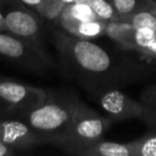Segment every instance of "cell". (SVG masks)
I'll return each mask as SVG.
<instances>
[{
    "label": "cell",
    "instance_id": "obj_6",
    "mask_svg": "<svg viewBox=\"0 0 156 156\" xmlns=\"http://www.w3.org/2000/svg\"><path fill=\"white\" fill-rule=\"evenodd\" d=\"M0 11L5 17L7 31L42 45V23L39 14L20 0H0Z\"/></svg>",
    "mask_w": 156,
    "mask_h": 156
},
{
    "label": "cell",
    "instance_id": "obj_13",
    "mask_svg": "<svg viewBox=\"0 0 156 156\" xmlns=\"http://www.w3.org/2000/svg\"><path fill=\"white\" fill-rule=\"evenodd\" d=\"M41 17L56 20L64 3L61 0H20Z\"/></svg>",
    "mask_w": 156,
    "mask_h": 156
},
{
    "label": "cell",
    "instance_id": "obj_21",
    "mask_svg": "<svg viewBox=\"0 0 156 156\" xmlns=\"http://www.w3.org/2000/svg\"><path fill=\"white\" fill-rule=\"evenodd\" d=\"M91 2V0H74L73 3H81V5H89Z\"/></svg>",
    "mask_w": 156,
    "mask_h": 156
},
{
    "label": "cell",
    "instance_id": "obj_14",
    "mask_svg": "<svg viewBox=\"0 0 156 156\" xmlns=\"http://www.w3.org/2000/svg\"><path fill=\"white\" fill-rule=\"evenodd\" d=\"M120 22L135 13H138L143 10L156 9V3L152 0H112Z\"/></svg>",
    "mask_w": 156,
    "mask_h": 156
},
{
    "label": "cell",
    "instance_id": "obj_10",
    "mask_svg": "<svg viewBox=\"0 0 156 156\" xmlns=\"http://www.w3.org/2000/svg\"><path fill=\"white\" fill-rule=\"evenodd\" d=\"M106 23L104 20H80V22L64 23L59 26L72 37L83 40H92L105 35Z\"/></svg>",
    "mask_w": 156,
    "mask_h": 156
},
{
    "label": "cell",
    "instance_id": "obj_2",
    "mask_svg": "<svg viewBox=\"0 0 156 156\" xmlns=\"http://www.w3.org/2000/svg\"><path fill=\"white\" fill-rule=\"evenodd\" d=\"M46 93L44 102L20 119L30 126L43 143L52 145L69 128L74 109L80 98L69 88H46Z\"/></svg>",
    "mask_w": 156,
    "mask_h": 156
},
{
    "label": "cell",
    "instance_id": "obj_22",
    "mask_svg": "<svg viewBox=\"0 0 156 156\" xmlns=\"http://www.w3.org/2000/svg\"><path fill=\"white\" fill-rule=\"evenodd\" d=\"M152 1H153V2H155V3H156V0H152Z\"/></svg>",
    "mask_w": 156,
    "mask_h": 156
},
{
    "label": "cell",
    "instance_id": "obj_17",
    "mask_svg": "<svg viewBox=\"0 0 156 156\" xmlns=\"http://www.w3.org/2000/svg\"><path fill=\"white\" fill-rule=\"evenodd\" d=\"M121 22L127 23L137 29L147 28L156 31V9L143 10L124 18Z\"/></svg>",
    "mask_w": 156,
    "mask_h": 156
},
{
    "label": "cell",
    "instance_id": "obj_18",
    "mask_svg": "<svg viewBox=\"0 0 156 156\" xmlns=\"http://www.w3.org/2000/svg\"><path fill=\"white\" fill-rule=\"evenodd\" d=\"M139 54H140L141 56L145 57V58L156 60V37H154V39H152L151 41L140 50Z\"/></svg>",
    "mask_w": 156,
    "mask_h": 156
},
{
    "label": "cell",
    "instance_id": "obj_1",
    "mask_svg": "<svg viewBox=\"0 0 156 156\" xmlns=\"http://www.w3.org/2000/svg\"><path fill=\"white\" fill-rule=\"evenodd\" d=\"M52 39L62 74L89 95L107 88H123L154 73L150 64L126 55L111 54L91 40L58 30Z\"/></svg>",
    "mask_w": 156,
    "mask_h": 156
},
{
    "label": "cell",
    "instance_id": "obj_8",
    "mask_svg": "<svg viewBox=\"0 0 156 156\" xmlns=\"http://www.w3.org/2000/svg\"><path fill=\"white\" fill-rule=\"evenodd\" d=\"M0 142L17 152L33 150L43 144L39 136L22 119L0 117Z\"/></svg>",
    "mask_w": 156,
    "mask_h": 156
},
{
    "label": "cell",
    "instance_id": "obj_9",
    "mask_svg": "<svg viewBox=\"0 0 156 156\" xmlns=\"http://www.w3.org/2000/svg\"><path fill=\"white\" fill-rule=\"evenodd\" d=\"M76 156H134L132 142L118 143L100 139L74 152Z\"/></svg>",
    "mask_w": 156,
    "mask_h": 156
},
{
    "label": "cell",
    "instance_id": "obj_20",
    "mask_svg": "<svg viewBox=\"0 0 156 156\" xmlns=\"http://www.w3.org/2000/svg\"><path fill=\"white\" fill-rule=\"evenodd\" d=\"M0 31H7V26H5V20L3 17L2 13L0 11Z\"/></svg>",
    "mask_w": 156,
    "mask_h": 156
},
{
    "label": "cell",
    "instance_id": "obj_3",
    "mask_svg": "<svg viewBox=\"0 0 156 156\" xmlns=\"http://www.w3.org/2000/svg\"><path fill=\"white\" fill-rule=\"evenodd\" d=\"M113 122L79 100L74 109L72 121L66 132L52 145L73 155L83 145L104 138Z\"/></svg>",
    "mask_w": 156,
    "mask_h": 156
},
{
    "label": "cell",
    "instance_id": "obj_7",
    "mask_svg": "<svg viewBox=\"0 0 156 156\" xmlns=\"http://www.w3.org/2000/svg\"><path fill=\"white\" fill-rule=\"evenodd\" d=\"M104 111V115L113 123L130 119H141L142 104L124 93L120 88H107L91 94Z\"/></svg>",
    "mask_w": 156,
    "mask_h": 156
},
{
    "label": "cell",
    "instance_id": "obj_19",
    "mask_svg": "<svg viewBox=\"0 0 156 156\" xmlns=\"http://www.w3.org/2000/svg\"><path fill=\"white\" fill-rule=\"evenodd\" d=\"M17 153L16 150H14L13 147H8L5 143L0 142V156H12L15 155Z\"/></svg>",
    "mask_w": 156,
    "mask_h": 156
},
{
    "label": "cell",
    "instance_id": "obj_11",
    "mask_svg": "<svg viewBox=\"0 0 156 156\" xmlns=\"http://www.w3.org/2000/svg\"><path fill=\"white\" fill-rule=\"evenodd\" d=\"M100 20L93 12L89 5L81 3H66L63 5L56 22L58 25L64 23L80 22V20Z\"/></svg>",
    "mask_w": 156,
    "mask_h": 156
},
{
    "label": "cell",
    "instance_id": "obj_16",
    "mask_svg": "<svg viewBox=\"0 0 156 156\" xmlns=\"http://www.w3.org/2000/svg\"><path fill=\"white\" fill-rule=\"evenodd\" d=\"M90 7L101 20L104 22H120L112 0H91Z\"/></svg>",
    "mask_w": 156,
    "mask_h": 156
},
{
    "label": "cell",
    "instance_id": "obj_4",
    "mask_svg": "<svg viewBox=\"0 0 156 156\" xmlns=\"http://www.w3.org/2000/svg\"><path fill=\"white\" fill-rule=\"evenodd\" d=\"M0 59L35 75H44L55 67L43 45L9 31H0Z\"/></svg>",
    "mask_w": 156,
    "mask_h": 156
},
{
    "label": "cell",
    "instance_id": "obj_15",
    "mask_svg": "<svg viewBox=\"0 0 156 156\" xmlns=\"http://www.w3.org/2000/svg\"><path fill=\"white\" fill-rule=\"evenodd\" d=\"M130 142L134 156H156V132H150Z\"/></svg>",
    "mask_w": 156,
    "mask_h": 156
},
{
    "label": "cell",
    "instance_id": "obj_12",
    "mask_svg": "<svg viewBox=\"0 0 156 156\" xmlns=\"http://www.w3.org/2000/svg\"><path fill=\"white\" fill-rule=\"evenodd\" d=\"M140 102L142 104L141 120L151 132H156V83L144 88L140 94Z\"/></svg>",
    "mask_w": 156,
    "mask_h": 156
},
{
    "label": "cell",
    "instance_id": "obj_5",
    "mask_svg": "<svg viewBox=\"0 0 156 156\" xmlns=\"http://www.w3.org/2000/svg\"><path fill=\"white\" fill-rule=\"evenodd\" d=\"M46 88L0 75V117L20 119L46 98Z\"/></svg>",
    "mask_w": 156,
    "mask_h": 156
}]
</instances>
